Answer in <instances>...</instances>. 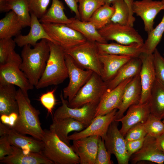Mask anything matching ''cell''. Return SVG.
<instances>
[{
  "mask_svg": "<svg viewBox=\"0 0 164 164\" xmlns=\"http://www.w3.org/2000/svg\"><path fill=\"white\" fill-rule=\"evenodd\" d=\"M99 136L94 135L74 140L71 147L80 159V164H95Z\"/></svg>",
  "mask_w": 164,
  "mask_h": 164,
  "instance_id": "cell-16",
  "label": "cell"
},
{
  "mask_svg": "<svg viewBox=\"0 0 164 164\" xmlns=\"http://www.w3.org/2000/svg\"><path fill=\"white\" fill-rule=\"evenodd\" d=\"M164 9V4L162 0L135 1L132 6L133 13L141 18L143 22L145 30L147 33L154 29V19Z\"/></svg>",
  "mask_w": 164,
  "mask_h": 164,
  "instance_id": "cell-14",
  "label": "cell"
},
{
  "mask_svg": "<svg viewBox=\"0 0 164 164\" xmlns=\"http://www.w3.org/2000/svg\"><path fill=\"white\" fill-rule=\"evenodd\" d=\"M107 91L106 82L100 76L93 72L68 105L71 108H77L88 103L99 104Z\"/></svg>",
  "mask_w": 164,
  "mask_h": 164,
  "instance_id": "cell-6",
  "label": "cell"
},
{
  "mask_svg": "<svg viewBox=\"0 0 164 164\" xmlns=\"http://www.w3.org/2000/svg\"><path fill=\"white\" fill-rule=\"evenodd\" d=\"M78 10L80 20L89 21L94 12L105 4L104 0H79Z\"/></svg>",
  "mask_w": 164,
  "mask_h": 164,
  "instance_id": "cell-38",
  "label": "cell"
},
{
  "mask_svg": "<svg viewBox=\"0 0 164 164\" xmlns=\"http://www.w3.org/2000/svg\"><path fill=\"white\" fill-rule=\"evenodd\" d=\"M48 41L50 54L44 72L35 87L38 89L58 85L68 77L64 50L58 44Z\"/></svg>",
  "mask_w": 164,
  "mask_h": 164,
  "instance_id": "cell-3",
  "label": "cell"
},
{
  "mask_svg": "<svg viewBox=\"0 0 164 164\" xmlns=\"http://www.w3.org/2000/svg\"><path fill=\"white\" fill-rule=\"evenodd\" d=\"M133 78L126 79L105 93L98 105L95 117L105 114L115 109H118L122 101L125 87Z\"/></svg>",
  "mask_w": 164,
  "mask_h": 164,
  "instance_id": "cell-20",
  "label": "cell"
},
{
  "mask_svg": "<svg viewBox=\"0 0 164 164\" xmlns=\"http://www.w3.org/2000/svg\"><path fill=\"white\" fill-rule=\"evenodd\" d=\"M155 138L159 148L164 154V133Z\"/></svg>",
  "mask_w": 164,
  "mask_h": 164,
  "instance_id": "cell-51",
  "label": "cell"
},
{
  "mask_svg": "<svg viewBox=\"0 0 164 164\" xmlns=\"http://www.w3.org/2000/svg\"><path fill=\"white\" fill-rule=\"evenodd\" d=\"M19 114L15 113H12L9 115L3 114L0 115L1 121L3 123L12 128L17 121Z\"/></svg>",
  "mask_w": 164,
  "mask_h": 164,
  "instance_id": "cell-47",
  "label": "cell"
},
{
  "mask_svg": "<svg viewBox=\"0 0 164 164\" xmlns=\"http://www.w3.org/2000/svg\"><path fill=\"white\" fill-rule=\"evenodd\" d=\"M10 10L16 15L24 28L30 26L31 16L27 0H0V12Z\"/></svg>",
  "mask_w": 164,
  "mask_h": 164,
  "instance_id": "cell-28",
  "label": "cell"
},
{
  "mask_svg": "<svg viewBox=\"0 0 164 164\" xmlns=\"http://www.w3.org/2000/svg\"><path fill=\"white\" fill-rule=\"evenodd\" d=\"M98 30L107 41H114L125 45L137 44L142 46L144 43L142 37L133 26L128 25L110 22Z\"/></svg>",
  "mask_w": 164,
  "mask_h": 164,
  "instance_id": "cell-8",
  "label": "cell"
},
{
  "mask_svg": "<svg viewBox=\"0 0 164 164\" xmlns=\"http://www.w3.org/2000/svg\"><path fill=\"white\" fill-rule=\"evenodd\" d=\"M12 145V152L0 163L6 164H53L54 163L41 153L23 151Z\"/></svg>",
  "mask_w": 164,
  "mask_h": 164,
  "instance_id": "cell-21",
  "label": "cell"
},
{
  "mask_svg": "<svg viewBox=\"0 0 164 164\" xmlns=\"http://www.w3.org/2000/svg\"><path fill=\"white\" fill-rule=\"evenodd\" d=\"M114 11L111 5L105 4L94 12L89 21L98 30L110 22Z\"/></svg>",
  "mask_w": 164,
  "mask_h": 164,
  "instance_id": "cell-36",
  "label": "cell"
},
{
  "mask_svg": "<svg viewBox=\"0 0 164 164\" xmlns=\"http://www.w3.org/2000/svg\"><path fill=\"white\" fill-rule=\"evenodd\" d=\"M31 21L29 33L25 35L20 34L14 39L16 45L20 47L26 45L33 47L39 40L46 39L56 43L47 34L39 19L33 13H30Z\"/></svg>",
  "mask_w": 164,
  "mask_h": 164,
  "instance_id": "cell-22",
  "label": "cell"
},
{
  "mask_svg": "<svg viewBox=\"0 0 164 164\" xmlns=\"http://www.w3.org/2000/svg\"><path fill=\"white\" fill-rule=\"evenodd\" d=\"M130 159L133 163L147 161L163 164L164 154L159 148L156 138L147 134L141 148L131 156Z\"/></svg>",
  "mask_w": 164,
  "mask_h": 164,
  "instance_id": "cell-17",
  "label": "cell"
},
{
  "mask_svg": "<svg viewBox=\"0 0 164 164\" xmlns=\"http://www.w3.org/2000/svg\"><path fill=\"white\" fill-rule=\"evenodd\" d=\"M141 94L142 87L139 73L134 77L126 86L115 120L121 118L130 106L139 103Z\"/></svg>",
  "mask_w": 164,
  "mask_h": 164,
  "instance_id": "cell-19",
  "label": "cell"
},
{
  "mask_svg": "<svg viewBox=\"0 0 164 164\" xmlns=\"http://www.w3.org/2000/svg\"><path fill=\"white\" fill-rule=\"evenodd\" d=\"M147 135L143 123H139L134 125L127 131L125 138L126 142L132 141L145 138Z\"/></svg>",
  "mask_w": 164,
  "mask_h": 164,
  "instance_id": "cell-43",
  "label": "cell"
},
{
  "mask_svg": "<svg viewBox=\"0 0 164 164\" xmlns=\"http://www.w3.org/2000/svg\"><path fill=\"white\" fill-rule=\"evenodd\" d=\"M16 97L19 106V117L12 128L20 133L29 135L42 140L44 130L41 127L39 111L32 105L28 95L20 88L17 90Z\"/></svg>",
  "mask_w": 164,
  "mask_h": 164,
  "instance_id": "cell-2",
  "label": "cell"
},
{
  "mask_svg": "<svg viewBox=\"0 0 164 164\" xmlns=\"http://www.w3.org/2000/svg\"><path fill=\"white\" fill-rule=\"evenodd\" d=\"M56 88L42 94L39 101L42 105L47 110L49 114H52L53 109L56 104L54 93Z\"/></svg>",
  "mask_w": 164,
  "mask_h": 164,
  "instance_id": "cell-44",
  "label": "cell"
},
{
  "mask_svg": "<svg viewBox=\"0 0 164 164\" xmlns=\"http://www.w3.org/2000/svg\"><path fill=\"white\" fill-rule=\"evenodd\" d=\"M161 0L164 4V0ZM164 32V13L160 22L152 31L148 33L147 38L142 47V53L153 54L161 41Z\"/></svg>",
  "mask_w": 164,
  "mask_h": 164,
  "instance_id": "cell-35",
  "label": "cell"
},
{
  "mask_svg": "<svg viewBox=\"0 0 164 164\" xmlns=\"http://www.w3.org/2000/svg\"><path fill=\"white\" fill-rule=\"evenodd\" d=\"M114 0H104L105 4L111 5L112 2ZM127 4L129 10V17L128 25L133 26L135 19L134 16L132 11V6L134 0H123Z\"/></svg>",
  "mask_w": 164,
  "mask_h": 164,
  "instance_id": "cell-48",
  "label": "cell"
},
{
  "mask_svg": "<svg viewBox=\"0 0 164 164\" xmlns=\"http://www.w3.org/2000/svg\"><path fill=\"white\" fill-rule=\"evenodd\" d=\"M16 45L12 38L0 39V65L10 62L21 63V56L15 51Z\"/></svg>",
  "mask_w": 164,
  "mask_h": 164,
  "instance_id": "cell-34",
  "label": "cell"
},
{
  "mask_svg": "<svg viewBox=\"0 0 164 164\" xmlns=\"http://www.w3.org/2000/svg\"><path fill=\"white\" fill-rule=\"evenodd\" d=\"M163 56H164V53H163Z\"/></svg>",
  "mask_w": 164,
  "mask_h": 164,
  "instance_id": "cell-53",
  "label": "cell"
},
{
  "mask_svg": "<svg viewBox=\"0 0 164 164\" xmlns=\"http://www.w3.org/2000/svg\"><path fill=\"white\" fill-rule=\"evenodd\" d=\"M164 123V118L163 119V120L162 121Z\"/></svg>",
  "mask_w": 164,
  "mask_h": 164,
  "instance_id": "cell-52",
  "label": "cell"
},
{
  "mask_svg": "<svg viewBox=\"0 0 164 164\" xmlns=\"http://www.w3.org/2000/svg\"><path fill=\"white\" fill-rule=\"evenodd\" d=\"M70 19L71 22L67 25L81 33L87 40L102 43H108L90 21H82L76 17Z\"/></svg>",
  "mask_w": 164,
  "mask_h": 164,
  "instance_id": "cell-30",
  "label": "cell"
},
{
  "mask_svg": "<svg viewBox=\"0 0 164 164\" xmlns=\"http://www.w3.org/2000/svg\"><path fill=\"white\" fill-rule=\"evenodd\" d=\"M117 111V109H115L105 114L95 117L86 128L79 132H75L68 136V139L73 140L91 136L98 135L104 140L110 125L115 120Z\"/></svg>",
  "mask_w": 164,
  "mask_h": 164,
  "instance_id": "cell-15",
  "label": "cell"
},
{
  "mask_svg": "<svg viewBox=\"0 0 164 164\" xmlns=\"http://www.w3.org/2000/svg\"><path fill=\"white\" fill-rule=\"evenodd\" d=\"M151 114L160 120L164 118V85L156 78L149 101Z\"/></svg>",
  "mask_w": 164,
  "mask_h": 164,
  "instance_id": "cell-32",
  "label": "cell"
},
{
  "mask_svg": "<svg viewBox=\"0 0 164 164\" xmlns=\"http://www.w3.org/2000/svg\"><path fill=\"white\" fill-rule=\"evenodd\" d=\"M64 1L71 11L75 13L76 17L80 20L78 10V4L79 0H64Z\"/></svg>",
  "mask_w": 164,
  "mask_h": 164,
  "instance_id": "cell-49",
  "label": "cell"
},
{
  "mask_svg": "<svg viewBox=\"0 0 164 164\" xmlns=\"http://www.w3.org/2000/svg\"><path fill=\"white\" fill-rule=\"evenodd\" d=\"M85 128L84 125L71 118L52 120L50 130L54 133L61 141L71 147L68 134L73 131L80 132Z\"/></svg>",
  "mask_w": 164,
  "mask_h": 164,
  "instance_id": "cell-23",
  "label": "cell"
},
{
  "mask_svg": "<svg viewBox=\"0 0 164 164\" xmlns=\"http://www.w3.org/2000/svg\"><path fill=\"white\" fill-rule=\"evenodd\" d=\"M128 109L125 115L115 120L121 123L122 126L119 131L124 136L131 127L137 124L144 122L151 114L149 102L134 104Z\"/></svg>",
  "mask_w": 164,
  "mask_h": 164,
  "instance_id": "cell-18",
  "label": "cell"
},
{
  "mask_svg": "<svg viewBox=\"0 0 164 164\" xmlns=\"http://www.w3.org/2000/svg\"><path fill=\"white\" fill-rule=\"evenodd\" d=\"M142 65L139 57L132 58L120 69L112 79L106 82L108 91L114 89L126 79L139 74Z\"/></svg>",
  "mask_w": 164,
  "mask_h": 164,
  "instance_id": "cell-26",
  "label": "cell"
},
{
  "mask_svg": "<svg viewBox=\"0 0 164 164\" xmlns=\"http://www.w3.org/2000/svg\"><path fill=\"white\" fill-rule=\"evenodd\" d=\"M118 122L110 125L104 140L107 150L115 156L118 164H128L130 158L126 149V142L118 128Z\"/></svg>",
  "mask_w": 164,
  "mask_h": 164,
  "instance_id": "cell-11",
  "label": "cell"
},
{
  "mask_svg": "<svg viewBox=\"0 0 164 164\" xmlns=\"http://www.w3.org/2000/svg\"><path fill=\"white\" fill-rule=\"evenodd\" d=\"M111 154L106 148L104 140L99 136L95 164H113L111 159Z\"/></svg>",
  "mask_w": 164,
  "mask_h": 164,
  "instance_id": "cell-41",
  "label": "cell"
},
{
  "mask_svg": "<svg viewBox=\"0 0 164 164\" xmlns=\"http://www.w3.org/2000/svg\"><path fill=\"white\" fill-rule=\"evenodd\" d=\"M60 97L62 105L55 111L53 119L71 118L83 124L85 128L88 126L95 117L99 103H88L79 108H71L68 106V101L64 98L62 92Z\"/></svg>",
  "mask_w": 164,
  "mask_h": 164,
  "instance_id": "cell-9",
  "label": "cell"
},
{
  "mask_svg": "<svg viewBox=\"0 0 164 164\" xmlns=\"http://www.w3.org/2000/svg\"><path fill=\"white\" fill-rule=\"evenodd\" d=\"M156 78L164 85V56L156 48L153 53Z\"/></svg>",
  "mask_w": 164,
  "mask_h": 164,
  "instance_id": "cell-42",
  "label": "cell"
},
{
  "mask_svg": "<svg viewBox=\"0 0 164 164\" xmlns=\"http://www.w3.org/2000/svg\"><path fill=\"white\" fill-rule=\"evenodd\" d=\"M143 124L147 134L155 138L164 133V123L151 114Z\"/></svg>",
  "mask_w": 164,
  "mask_h": 164,
  "instance_id": "cell-39",
  "label": "cell"
},
{
  "mask_svg": "<svg viewBox=\"0 0 164 164\" xmlns=\"http://www.w3.org/2000/svg\"><path fill=\"white\" fill-rule=\"evenodd\" d=\"M64 51L80 67L92 70L101 76L103 65L96 42L87 40Z\"/></svg>",
  "mask_w": 164,
  "mask_h": 164,
  "instance_id": "cell-5",
  "label": "cell"
},
{
  "mask_svg": "<svg viewBox=\"0 0 164 164\" xmlns=\"http://www.w3.org/2000/svg\"><path fill=\"white\" fill-rule=\"evenodd\" d=\"M12 150V145L9 142L7 136L1 137L0 138V160L9 155Z\"/></svg>",
  "mask_w": 164,
  "mask_h": 164,
  "instance_id": "cell-45",
  "label": "cell"
},
{
  "mask_svg": "<svg viewBox=\"0 0 164 164\" xmlns=\"http://www.w3.org/2000/svg\"><path fill=\"white\" fill-rule=\"evenodd\" d=\"M10 128L7 125L0 122V136H4L7 135Z\"/></svg>",
  "mask_w": 164,
  "mask_h": 164,
  "instance_id": "cell-50",
  "label": "cell"
},
{
  "mask_svg": "<svg viewBox=\"0 0 164 164\" xmlns=\"http://www.w3.org/2000/svg\"><path fill=\"white\" fill-rule=\"evenodd\" d=\"M111 4L114 11L110 22L128 25L130 12L126 3L123 0H114Z\"/></svg>",
  "mask_w": 164,
  "mask_h": 164,
  "instance_id": "cell-37",
  "label": "cell"
},
{
  "mask_svg": "<svg viewBox=\"0 0 164 164\" xmlns=\"http://www.w3.org/2000/svg\"><path fill=\"white\" fill-rule=\"evenodd\" d=\"M132 58L128 56L100 53V58L103 65L102 79L106 82L111 80L120 69Z\"/></svg>",
  "mask_w": 164,
  "mask_h": 164,
  "instance_id": "cell-24",
  "label": "cell"
},
{
  "mask_svg": "<svg viewBox=\"0 0 164 164\" xmlns=\"http://www.w3.org/2000/svg\"><path fill=\"white\" fill-rule=\"evenodd\" d=\"M65 61L67 68L69 81L68 85L63 90L64 98H68V102L75 96L81 87L89 79L93 72L78 66L72 58L65 54Z\"/></svg>",
  "mask_w": 164,
  "mask_h": 164,
  "instance_id": "cell-10",
  "label": "cell"
},
{
  "mask_svg": "<svg viewBox=\"0 0 164 164\" xmlns=\"http://www.w3.org/2000/svg\"><path fill=\"white\" fill-rule=\"evenodd\" d=\"M42 141V154L55 164H79L80 159L71 147L61 141L50 130L44 129Z\"/></svg>",
  "mask_w": 164,
  "mask_h": 164,
  "instance_id": "cell-4",
  "label": "cell"
},
{
  "mask_svg": "<svg viewBox=\"0 0 164 164\" xmlns=\"http://www.w3.org/2000/svg\"><path fill=\"white\" fill-rule=\"evenodd\" d=\"M64 7L60 0H52L50 7L39 19L41 23L68 24L71 22L64 12Z\"/></svg>",
  "mask_w": 164,
  "mask_h": 164,
  "instance_id": "cell-33",
  "label": "cell"
},
{
  "mask_svg": "<svg viewBox=\"0 0 164 164\" xmlns=\"http://www.w3.org/2000/svg\"><path fill=\"white\" fill-rule=\"evenodd\" d=\"M17 91L15 85L0 84V115H9L12 113L19 114L16 99Z\"/></svg>",
  "mask_w": 164,
  "mask_h": 164,
  "instance_id": "cell-27",
  "label": "cell"
},
{
  "mask_svg": "<svg viewBox=\"0 0 164 164\" xmlns=\"http://www.w3.org/2000/svg\"><path fill=\"white\" fill-rule=\"evenodd\" d=\"M50 0H27L30 13L34 14L39 19L45 13Z\"/></svg>",
  "mask_w": 164,
  "mask_h": 164,
  "instance_id": "cell-40",
  "label": "cell"
},
{
  "mask_svg": "<svg viewBox=\"0 0 164 164\" xmlns=\"http://www.w3.org/2000/svg\"><path fill=\"white\" fill-rule=\"evenodd\" d=\"M50 52L48 41L41 39L33 46L26 45L21 51L20 66L30 83L35 87L45 69Z\"/></svg>",
  "mask_w": 164,
  "mask_h": 164,
  "instance_id": "cell-1",
  "label": "cell"
},
{
  "mask_svg": "<svg viewBox=\"0 0 164 164\" xmlns=\"http://www.w3.org/2000/svg\"><path fill=\"white\" fill-rule=\"evenodd\" d=\"M20 64L10 63L0 65V84L16 86L26 94L34 87L20 68Z\"/></svg>",
  "mask_w": 164,
  "mask_h": 164,
  "instance_id": "cell-13",
  "label": "cell"
},
{
  "mask_svg": "<svg viewBox=\"0 0 164 164\" xmlns=\"http://www.w3.org/2000/svg\"><path fill=\"white\" fill-rule=\"evenodd\" d=\"M42 24L49 36L64 51L87 40L81 33L66 24Z\"/></svg>",
  "mask_w": 164,
  "mask_h": 164,
  "instance_id": "cell-7",
  "label": "cell"
},
{
  "mask_svg": "<svg viewBox=\"0 0 164 164\" xmlns=\"http://www.w3.org/2000/svg\"><path fill=\"white\" fill-rule=\"evenodd\" d=\"M145 138L140 139L126 142V146L127 153L130 158L131 156L142 147Z\"/></svg>",
  "mask_w": 164,
  "mask_h": 164,
  "instance_id": "cell-46",
  "label": "cell"
},
{
  "mask_svg": "<svg viewBox=\"0 0 164 164\" xmlns=\"http://www.w3.org/2000/svg\"><path fill=\"white\" fill-rule=\"evenodd\" d=\"M25 135L20 133L10 128L7 136L11 145L24 151L42 154L44 146L43 142L33 137L27 136Z\"/></svg>",
  "mask_w": 164,
  "mask_h": 164,
  "instance_id": "cell-25",
  "label": "cell"
},
{
  "mask_svg": "<svg viewBox=\"0 0 164 164\" xmlns=\"http://www.w3.org/2000/svg\"><path fill=\"white\" fill-rule=\"evenodd\" d=\"M23 28L17 16L10 11L0 20V39L15 37L20 34Z\"/></svg>",
  "mask_w": 164,
  "mask_h": 164,
  "instance_id": "cell-31",
  "label": "cell"
},
{
  "mask_svg": "<svg viewBox=\"0 0 164 164\" xmlns=\"http://www.w3.org/2000/svg\"><path fill=\"white\" fill-rule=\"evenodd\" d=\"M142 63L140 73L142 94L139 103L149 102L152 89L156 79L153 54L141 53L139 56Z\"/></svg>",
  "mask_w": 164,
  "mask_h": 164,
  "instance_id": "cell-12",
  "label": "cell"
},
{
  "mask_svg": "<svg viewBox=\"0 0 164 164\" xmlns=\"http://www.w3.org/2000/svg\"><path fill=\"white\" fill-rule=\"evenodd\" d=\"M96 43L100 53L123 55L134 58L139 57L142 53V46L137 44L125 45L117 43Z\"/></svg>",
  "mask_w": 164,
  "mask_h": 164,
  "instance_id": "cell-29",
  "label": "cell"
}]
</instances>
